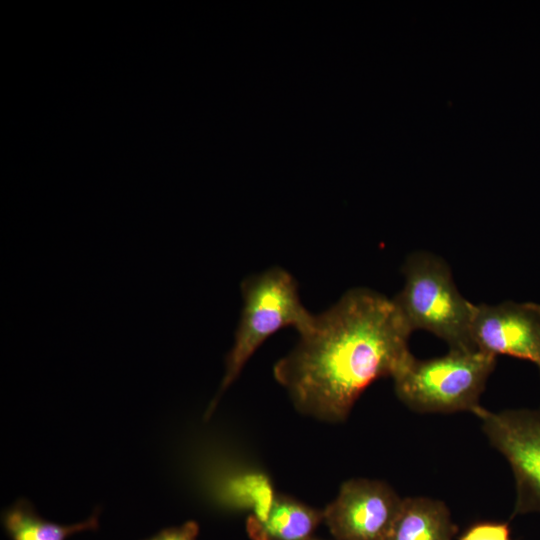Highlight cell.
Returning <instances> with one entry per match:
<instances>
[{"label":"cell","instance_id":"1","mask_svg":"<svg viewBox=\"0 0 540 540\" xmlns=\"http://www.w3.org/2000/svg\"><path fill=\"white\" fill-rule=\"evenodd\" d=\"M411 333L392 299L353 288L314 315L273 373L300 412L340 422L371 383L393 377L413 356Z\"/></svg>","mask_w":540,"mask_h":540},{"label":"cell","instance_id":"2","mask_svg":"<svg viewBox=\"0 0 540 540\" xmlns=\"http://www.w3.org/2000/svg\"><path fill=\"white\" fill-rule=\"evenodd\" d=\"M404 286L392 299L408 328L426 330L449 350H475L471 328L475 304L459 292L449 265L428 252L410 254L403 267Z\"/></svg>","mask_w":540,"mask_h":540},{"label":"cell","instance_id":"3","mask_svg":"<svg viewBox=\"0 0 540 540\" xmlns=\"http://www.w3.org/2000/svg\"><path fill=\"white\" fill-rule=\"evenodd\" d=\"M497 357L475 350H449L437 358L412 356L392 377L397 397L419 413H473Z\"/></svg>","mask_w":540,"mask_h":540},{"label":"cell","instance_id":"4","mask_svg":"<svg viewBox=\"0 0 540 540\" xmlns=\"http://www.w3.org/2000/svg\"><path fill=\"white\" fill-rule=\"evenodd\" d=\"M243 308L234 345L228 355L220 393L271 335L282 328L307 330L314 319L302 304L297 282L285 269L274 267L244 279L241 285Z\"/></svg>","mask_w":540,"mask_h":540},{"label":"cell","instance_id":"5","mask_svg":"<svg viewBox=\"0 0 540 540\" xmlns=\"http://www.w3.org/2000/svg\"><path fill=\"white\" fill-rule=\"evenodd\" d=\"M473 414L511 467L516 489L512 518L540 513V408L492 412L480 406Z\"/></svg>","mask_w":540,"mask_h":540},{"label":"cell","instance_id":"6","mask_svg":"<svg viewBox=\"0 0 540 540\" xmlns=\"http://www.w3.org/2000/svg\"><path fill=\"white\" fill-rule=\"evenodd\" d=\"M402 500L385 482L351 479L323 510V521L336 540H387Z\"/></svg>","mask_w":540,"mask_h":540},{"label":"cell","instance_id":"7","mask_svg":"<svg viewBox=\"0 0 540 540\" xmlns=\"http://www.w3.org/2000/svg\"><path fill=\"white\" fill-rule=\"evenodd\" d=\"M471 335L476 349L530 361L540 372L539 304L510 300L475 304Z\"/></svg>","mask_w":540,"mask_h":540},{"label":"cell","instance_id":"8","mask_svg":"<svg viewBox=\"0 0 540 540\" xmlns=\"http://www.w3.org/2000/svg\"><path fill=\"white\" fill-rule=\"evenodd\" d=\"M322 521L323 511L278 495L264 514L249 518L247 531L252 540H309Z\"/></svg>","mask_w":540,"mask_h":540},{"label":"cell","instance_id":"9","mask_svg":"<svg viewBox=\"0 0 540 540\" xmlns=\"http://www.w3.org/2000/svg\"><path fill=\"white\" fill-rule=\"evenodd\" d=\"M457 532L458 527L444 502L408 497L402 500L387 540H454Z\"/></svg>","mask_w":540,"mask_h":540},{"label":"cell","instance_id":"10","mask_svg":"<svg viewBox=\"0 0 540 540\" xmlns=\"http://www.w3.org/2000/svg\"><path fill=\"white\" fill-rule=\"evenodd\" d=\"M3 525L11 540H66L69 536L98 527V515L94 513L84 521L61 525L40 517L31 504L20 499L5 510Z\"/></svg>","mask_w":540,"mask_h":540},{"label":"cell","instance_id":"11","mask_svg":"<svg viewBox=\"0 0 540 540\" xmlns=\"http://www.w3.org/2000/svg\"><path fill=\"white\" fill-rule=\"evenodd\" d=\"M458 540H512L507 522L479 521L467 527Z\"/></svg>","mask_w":540,"mask_h":540},{"label":"cell","instance_id":"12","mask_svg":"<svg viewBox=\"0 0 540 540\" xmlns=\"http://www.w3.org/2000/svg\"><path fill=\"white\" fill-rule=\"evenodd\" d=\"M198 531V524L188 521L181 526L164 529L146 540H196Z\"/></svg>","mask_w":540,"mask_h":540},{"label":"cell","instance_id":"13","mask_svg":"<svg viewBox=\"0 0 540 540\" xmlns=\"http://www.w3.org/2000/svg\"><path fill=\"white\" fill-rule=\"evenodd\" d=\"M309 540H321V539H317V538H315V537H312V538L309 539Z\"/></svg>","mask_w":540,"mask_h":540}]
</instances>
